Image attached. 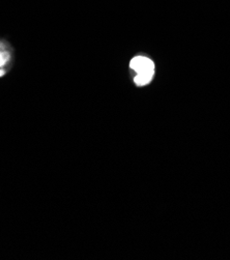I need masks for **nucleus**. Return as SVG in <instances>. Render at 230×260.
Segmentation results:
<instances>
[{"label": "nucleus", "mask_w": 230, "mask_h": 260, "mask_svg": "<svg viewBox=\"0 0 230 260\" xmlns=\"http://www.w3.org/2000/svg\"><path fill=\"white\" fill-rule=\"evenodd\" d=\"M130 67L136 74H148L152 73L155 74V63H153L149 58L144 56H136L134 57L131 62Z\"/></svg>", "instance_id": "obj_1"}, {"label": "nucleus", "mask_w": 230, "mask_h": 260, "mask_svg": "<svg viewBox=\"0 0 230 260\" xmlns=\"http://www.w3.org/2000/svg\"><path fill=\"white\" fill-rule=\"evenodd\" d=\"M11 58L12 54L9 46L5 42L0 41V70L7 72L6 68L10 63Z\"/></svg>", "instance_id": "obj_2"}, {"label": "nucleus", "mask_w": 230, "mask_h": 260, "mask_svg": "<svg viewBox=\"0 0 230 260\" xmlns=\"http://www.w3.org/2000/svg\"><path fill=\"white\" fill-rule=\"evenodd\" d=\"M153 77L152 73H148V74H138L136 75V77L134 78V82L136 83V85L138 86H143L148 84Z\"/></svg>", "instance_id": "obj_3"}, {"label": "nucleus", "mask_w": 230, "mask_h": 260, "mask_svg": "<svg viewBox=\"0 0 230 260\" xmlns=\"http://www.w3.org/2000/svg\"><path fill=\"white\" fill-rule=\"evenodd\" d=\"M6 71H3V70H0V78H2V77H4L5 75H6Z\"/></svg>", "instance_id": "obj_4"}]
</instances>
